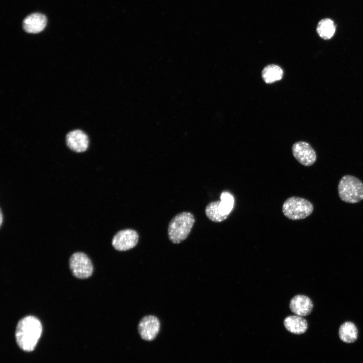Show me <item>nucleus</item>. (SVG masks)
<instances>
[{
    "mask_svg": "<svg viewBox=\"0 0 363 363\" xmlns=\"http://www.w3.org/2000/svg\"><path fill=\"white\" fill-rule=\"evenodd\" d=\"M42 326L40 321L33 316H27L18 323L15 337L19 347L25 351H33L41 337Z\"/></svg>",
    "mask_w": 363,
    "mask_h": 363,
    "instance_id": "obj_1",
    "label": "nucleus"
},
{
    "mask_svg": "<svg viewBox=\"0 0 363 363\" xmlns=\"http://www.w3.org/2000/svg\"><path fill=\"white\" fill-rule=\"evenodd\" d=\"M220 198L219 210L222 214L229 215L233 208L234 198L231 194L227 192H223Z\"/></svg>",
    "mask_w": 363,
    "mask_h": 363,
    "instance_id": "obj_17",
    "label": "nucleus"
},
{
    "mask_svg": "<svg viewBox=\"0 0 363 363\" xmlns=\"http://www.w3.org/2000/svg\"><path fill=\"white\" fill-rule=\"evenodd\" d=\"M138 239V234L135 230L125 229L115 234L113 237L112 245L115 249L124 251L134 247Z\"/></svg>",
    "mask_w": 363,
    "mask_h": 363,
    "instance_id": "obj_9",
    "label": "nucleus"
},
{
    "mask_svg": "<svg viewBox=\"0 0 363 363\" xmlns=\"http://www.w3.org/2000/svg\"><path fill=\"white\" fill-rule=\"evenodd\" d=\"M339 336L340 339L345 343L354 342L357 338L358 329L353 322H345L340 326Z\"/></svg>",
    "mask_w": 363,
    "mask_h": 363,
    "instance_id": "obj_13",
    "label": "nucleus"
},
{
    "mask_svg": "<svg viewBox=\"0 0 363 363\" xmlns=\"http://www.w3.org/2000/svg\"><path fill=\"white\" fill-rule=\"evenodd\" d=\"M283 71L278 65L270 64L264 68L262 72V76L264 81L268 84L274 83L281 80Z\"/></svg>",
    "mask_w": 363,
    "mask_h": 363,
    "instance_id": "obj_14",
    "label": "nucleus"
},
{
    "mask_svg": "<svg viewBox=\"0 0 363 363\" xmlns=\"http://www.w3.org/2000/svg\"><path fill=\"white\" fill-rule=\"evenodd\" d=\"M45 15L40 13H33L25 17L23 22V28L29 33H38L42 31L47 24Z\"/></svg>",
    "mask_w": 363,
    "mask_h": 363,
    "instance_id": "obj_10",
    "label": "nucleus"
},
{
    "mask_svg": "<svg viewBox=\"0 0 363 363\" xmlns=\"http://www.w3.org/2000/svg\"><path fill=\"white\" fill-rule=\"evenodd\" d=\"M282 209L286 217L292 220H298L310 216L313 211V206L306 199L292 196L284 201Z\"/></svg>",
    "mask_w": 363,
    "mask_h": 363,
    "instance_id": "obj_4",
    "label": "nucleus"
},
{
    "mask_svg": "<svg viewBox=\"0 0 363 363\" xmlns=\"http://www.w3.org/2000/svg\"><path fill=\"white\" fill-rule=\"evenodd\" d=\"M283 323L288 331L297 335L304 333L308 328L306 320L302 316L296 315L287 316L284 319Z\"/></svg>",
    "mask_w": 363,
    "mask_h": 363,
    "instance_id": "obj_12",
    "label": "nucleus"
},
{
    "mask_svg": "<svg viewBox=\"0 0 363 363\" xmlns=\"http://www.w3.org/2000/svg\"><path fill=\"white\" fill-rule=\"evenodd\" d=\"M160 328L159 320L155 316L143 317L138 326V332L141 338L145 341H152L157 336Z\"/></svg>",
    "mask_w": 363,
    "mask_h": 363,
    "instance_id": "obj_7",
    "label": "nucleus"
},
{
    "mask_svg": "<svg viewBox=\"0 0 363 363\" xmlns=\"http://www.w3.org/2000/svg\"><path fill=\"white\" fill-rule=\"evenodd\" d=\"M68 148L77 153H83L89 147L90 140L88 135L80 129H75L68 132L65 138Z\"/></svg>",
    "mask_w": 363,
    "mask_h": 363,
    "instance_id": "obj_6",
    "label": "nucleus"
},
{
    "mask_svg": "<svg viewBox=\"0 0 363 363\" xmlns=\"http://www.w3.org/2000/svg\"><path fill=\"white\" fill-rule=\"evenodd\" d=\"M292 153L294 158L305 166H310L316 161V152L312 147L305 141L295 142L292 147Z\"/></svg>",
    "mask_w": 363,
    "mask_h": 363,
    "instance_id": "obj_8",
    "label": "nucleus"
},
{
    "mask_svg": "<svg viewBox=\"0 0 363 363\" xmlns=\"http://www.w3.org/2000/svg\"><path fill=\"white\" fill-rule=\"evenodd\" d=\"M319 36L325 40L331 39L335 34L336 27L334 22L328 18L320 20L317 26Z\"/></svg>",
    "mask_w": 363,
    "mask_h": 363,
    "instance_id": "obj_15",
    "label": "nucleus"
},
{
    "mask_svg": "<svg viewBox=\"0 0 363 363\" xmlns=\"http://www.w3.org/2000/svg\"><path fill=\"white\" fill-rule=\"evenodd\" d=\"M220 201H216L209 203L205 208L206 216L211 221L215 222H221L227 218L229 215H224L220 211L219 205Z\"/></svg>",
    "mask_w": 363,
    "mask_h": 363,
    "instance_id": "obj_16",
    "label": "nucleus"
},
{
    "mask_svg": "<svg viewBox=\"0 0 363 363\" xmlns=\"http://www.w3.org/2000/svg\"><path fill=\"white\" fill-rule=\"evenodd\" d=\"M194 222V216L189 212H183L175 215L168 225V235L170 240L174 244L184 240L190 234Z\"/></svg>",
    "mask_w": 363,
    "mask_h": 363,
    "instance_id": "obj_2",
    "label": "nucleus"
},
{
    "mask_svg": "<svg viewBox=\"0 0 363 363\" xmlns=\"http://www.w3.org/2000/svg\"><path fill=\"white\" fill-rule=\"evenodd\" d=\"M289 308L294 314L306 316L310 314L313 308L311 299L304 295H297L290 300Z\"/></svg>",
    "mask_w": 363,
    "mask_h": 363,
    "instance_id": "obj_11",
    "label": "nucleus"
},
{
    "mask_svg": "<svg viewBox=\"0 0 363 363\" xmlns=\"http://www.w3.org/2000/svg\"><path fill=\"white\" fill-rule=\"evenodd\" d=\"M69 266L73 275L79 279L89 277L93 271L90 259L82 252H76L71 255L69 259Z\"/></svg>",
    "mask_w": 363,
    "mask_h": 363,
    "instance_id": "obj_5",
    "label": "nucleus"
},
{
    "mask_svg": "<svg viewBox=\"0 0 363 363\" xmlns=\"http://www.w3.org/2000/svg\"><path fill=\"white\" fill-rule=\"evenodd\" d=\"M340 198L349 203H356L363 200V182L350 175L343 176L338 186Z\"/></svg>",
    "mask_w": 363,
    "mask_h": 363,
    "instance_id": "obj_3",
    "label": "nucleus"
}]
</instances>
